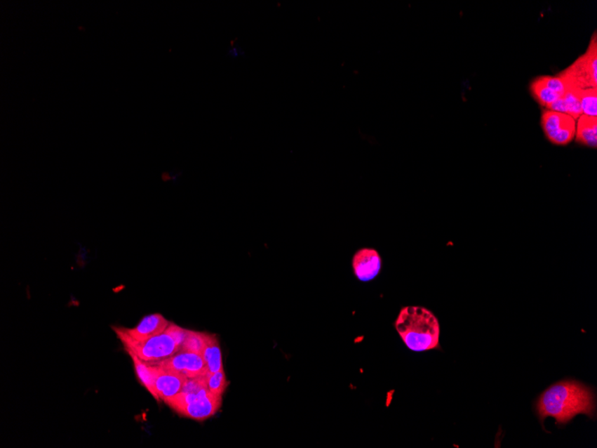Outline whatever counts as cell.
Masks as SVG:
<instances>
[{
    "mask_svg": "<svg viewBox=\"0 0 597 448\" xmlns=\"http://www.w3.org/2000/svg\"><path fill=\"white\" fill-rule=\"evenodd\" d=\"M202 357L206 362L208 374H215L224 369L220 341L216 336L210 334Z\"/></svg>",
    "mask_w": 597,
    "mask_h": 448,
    "instance_id": "obj_13",
    "label": "cell"
},
{
    "mask_svg": "<svg viewBox=\"0 0 597 448\" xmlns=\"http://www.w3.org/2000/svg\"><path fill=\"white\" fill-rule=\"evenodd\" d=\"M382 260L378 251L371 248H362L352 258V269L361 282H370L378 276Z\"/></svg>",
    "mask_w": 597,
    "mask_h": 448,
    "instance_id": "obj_8",
    "label": "cell"
},
{
    "mask_svg": "<svg viewBox=\"0 0 597 448\" xmlns=\"http://www.w3.org/2000/svg\"><path fill=\"white\" fill-rule=\"evenodd\" d=\"M539 78L549 89L554 91V93L561 97L569 90V86H568L566 81L559 74L554 75V77L544 75V77H540Z\"/></svg>",
    "mask_w": 597,
    "mask_h": 448,
    "instance_id": "obj_19",
    "label": "cell"
},
{
    "mask_svg": "<svg viewBox=\"0 0 597 448\" xmlns=\"http://www.w3.org/2000/svg\"><path fill=\"white\" fill-rule=\"evenodd\" d=\"M227 55V57L237 60V58H246V52L241 46L236 44L228 48Z\"/></svg>",
    "mask_w": 597,
    "mask_h": 448,
    "instance_id": "obj_20",
    "label": "cell"
},
{
    "mask_svg": "<svg viewBox=\"0 0 597 448\" xmlns=\"http://www.w3.org/2000/svg\"><path fill=\"white\" fill-rule=\"evenodd\" d=\"M566 105L567 115L573 117L576 121L583 115L582 104L577 89H569L562 96Z\"/></svg>",
    "mask_w": 597,
    "mask_h": 448,
    "instance_id": "obj_18",
    "label": "cell"
},
{
    "mask_svg": "<svg viewBox=\"0 0 597 448\" xmlns=\"http://www.w3.org/2000/svg\"><path fill=\"white\" fill-rule=\"evenodd\" d=\"M546 110L556 111V112L567 114L566 105L564 103V100L562 97L559 98V99L551 104Z\"/></svg>",
    "mask_w": 597,
    "mask_h": 448,
    "instance_id": "obj_21",
    "label": "cell"
},
{
    "mask_svg": "<svg viewBox=\"0 0 597 448\" xmlns=\"http://www.w3.org/2000/svg\"><path fill=\"white\" fill-rule=\"evenodd\" d=\"M394 325L404 345L412 351L422 353L439 348L440 324L429 310L404 307Z\"/></svg>",
    "mask_w": 597,
    "mask_h": 448,
    "instance_id": "obj_2",
    "label": "cell"
},
{
    "mask_svg": "<svg viewBox=\"0 0 597 448\" xmlns=\"http://www.w3.org/2000/svg\"><path fill=\"white\" fill-rule=\"evenodd\" d=\"M153 364L172 369L186 378H196L208 374L206 362L203 357L195 353L179 351L171 357Z\"/></svg>",
    "mask_w": 597,
    "mask_h": 448,
    "instance_id": "obj_6",
    "label": "cell"
},
{
    "mask_svg": "<svg viewBox=\"0 0 597 448\" xmlns=\"http://www.w3.org/2000/svg\"><path fill=\"white\" fill-rule=\"evenodd\" d=\"M576 140L580 145L596 148L597 117L582 115L576 123Z\"/></svg>",
    "mask_w": 597,
    "mask_h": 448,
    "instance_id": "obj_12",
    "label": "cell"
},
{
    "mask_svg": "<svg viewBox=\"0 0 597 448\" xmlns=\"http://www.w3.org/2000/svg\"><path fill=\"white\" fill-rule=\"evenodd\" d=\"M576 120L567 114L544 110L541 126L544 135L556 145H567L572 142L576 135Z\"/></svg>",
    "mask_w": 597,
    "mask_h": 448,
    "instance_id": "obj_5",
    "label": "cell"
},
{
    "mask_svg": "<svg viewBox=\"0 0 597 448\" xmlns=\"http://www.w3.org/2000/svg\"><path fill=\"white\" fill-rule=\"evenodd\" d=\"M155 365L158 367L155 384L156 393L159 400L161 399L163 402H165L174 397L182 390L187 378L172 369L163 368L158 364Z\"/></svg>",
    "mask_w": 597,
    "mask_h": 448,
    "instance_id": "obj_9",
    "label": "cell"
},
{
    "mask_svg": "<svg viewBox=\"0 0 597 448\" xmlns=\"http://www.w3.org/2000/svg\"><path fill=\"white\" fill-rule=\"evenodd\" d=\"M583 115L597 117V88L577 89Z\"/></svg>",
    "mask_w": 597,
    "mask_h": 448,
    "instance_id": "obj_16",
    "label": "cell"
},
{
    "mask_svg": "<svg viewBox=\"0 0 597 448\" xmlns=\"http://www.w3.org/2000/svg\"><path fill=\"white\" fill-rule=\"evenodd\" d=\"M530 91L533 95L534 99L536 100L541 106L546 107V109L551 104L561 98L559 95L549 89V88H548L546 85L540 80L539 77L537 78V79H535L532 83H531Z\"/></svg>",
    "mask_w": 597,
    "mask_h": 448,
    "instance_id": "obj_15",
    "label": "cell"
},
{
    "mask_svg": "<svg viewBox=\"0 0 597 448\" xmlns=\"http://www.w3.org/2000/svg\"><path fill=\"white\" fill-rule=\"evenodd\" d=\"M210 334L192 331L188 330L185 338L181 345L180 351L195 353V354H203L206 348Z\"/></svg>",
    "mask_w": 597,
    "mask_h": 448,
    "instance_id": "obj_14",
    "label": "cell"
},
{
    "mask_svg": "<svg viewBox=\"0 0 597 448\" xmlns=\"http://www.w3.org/2000/svg\"><path fill=\"white\" fill-rule=\"evenodd\" d=\"M129 355L133 359L137 377H138L140 382L159 401L155 389L158 367L152 362L142 361L135 355L129 354Z\"/></svg>",
    "mask_w": 597,
    "mask_h": 448,
    "instance_id": "obj_11",
    "label": "cell"
},
{
    "mask_svg": "<svg viewBox=\"0 0 597 448\" xmlns=\"http://www.w3.org/2000/svg\"><path fill=\"white\" fill-rule=\"evenodd\" d=\"M221 404L222 397L210 393L200 400L179 409L176 413L182 417L192 419V420L204 421L216 414Z\"/></svg>",
    "mask_w": 597,
    "mask_h": 448,
    "instance_id": "obj_10",
    "label": "cell"
},
{
    "mask_svg": "<svg viewBox=\"0 0 597 448\" xmlns=\"http://www.w3.org/2000/svg\"><path fill=\"white\" fill-rule=\"evenodd\" d=\"M119 339L128 354L135 355L148 362L163 361L180 351V345L176 341L169 326L164 332L145 341H133L125 338Z\"/></svg>",
    "mask_w": 597,
    "mask_h": 448,
    "instance_id": "obj_3",
    "label": "cell"
},
{
    "mask_svg": "<svg viewBox=\"0 0 597 448\" xmlns=\"http://www.w3.org/2000/svg\"><path fill=\"white\" fill-rule=\"evenodd\" d=\"M536 409L541 421L553 417L557 424L565 425L577 414L595 416V395L591 388L579 382L560 381L541 394Z\"/></svg>",
    "mask_w": 597,
    "mask_h": 448,
    "instance_id": "obj_1",
    "label": "cell"
},
{
    "mask_svg": "<svg viewBox=\"0 0 597 448\" xmlns=\"http://www.w3.org/2000/svg\"><path fill=\"white\" fill-rule=\"evenodd\" d=\"M569 89L597 88V39L593 34L586 51L560 74Z\"/></svg>",
    "mask_w": 597,
    "mask_h": 448,
    "instance_id": "obj_4",
    "label": "cell"
},
{
    "mask_svg": "<svg viewBox=\"0 0 597 448\" xmlns=\"http://www.w3.org/2000/svg\"><path fill=\"white\" fill-rule=\"evenodd\" d=\"M207 386L210 393L217 395V397H223V394L228 387L227 375L224 374V369L215 372V374H208Z\"/></svg>",
    "mask_w": 597,
    "mask_h": 448,
    "instance_id": "obj_17",
    "label": "cell"
},
{
    "mask_svg": "<svg viewBox=\"0 0 597 448\" xmlns=\"http://www.w3.org/2000/svg\"><path fill=\"white\" fill-rule=\"evenodd\" d=\"M169 325L170 322L161 313H154L145 316L135 328L113 327V329L119 338H125L133 341H145L164 332Z\"/></svg>",
    "mask_w": 597,
    "mask_h": 448,
    "instance_id": "obj_7",
    "label": "cell"
}]
</instances>
